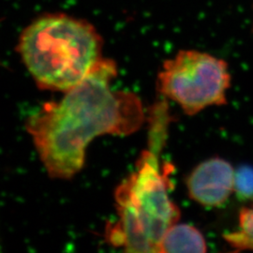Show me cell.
<instances>
[{"label":"cell","instance_id":"7a4b0ae2","mask_svg":"<svg viewBox=\"0 0 253 253\" xmlns=\"http://www.w3.org/2000/svg\"><path fill=\"white\" fill-rule=\"evenodd\" d=\"M17 52L38 86L66 92L103 58V40L91 23L66 13H45L20 34Z\"/></svg>","mask_w":253,"mask_h":253},{"label":"cell","instance_id":"277c9868","mask_svg":"<svg viewBox=\"0 0 253 253\" xmlns=\"http://www.w3.org/2000/svg\"><path fill=\"white\" fill-rule=\"evenodd\" d=\"M158 90L188 116L227 103L231 74L225 60L198 50H180L163 62Z\"/></svg>","mask_w":253,"mask_h":253},{"label":"cell","instance_id":"3957f363","mask_svg":"<svg viewBox=\"0 0 253 253\" xmlns=\"http://www.w3.org/2000/svg\"><path fill=\"white\" fill-rule=\"evenodd\" d=\"M149 145L135 170L117 188L118 218L106 228L109 243L127 253H159L165 232L180 218V210L170 196L171 165L162 167V147Z\"/></svg>","mask_w":253,"mask_h":253},{"label":"cell","instance_id":"52a82bcc","mask_svg":"<svg viewBox=\"0 0 253 253\" xmlns=\"http://www.w3.org/2000/svg\"><path fill=\"white\" fill-rule=\"evenodd\" d=\"M224 240L236 252H253V205L240 210L238 225L235 231L224 235Z\"/></svg>","mask_w":253,"mask_h":253},{"label":"cell","instance_id":"ba28073f","mask_svg":"<svg viewBox=\"0 0 253 253\" xmlns=\"http://www.w3.org/2000/svg\"><path fill=\"white\" fill-rule=\"evenodd\" d=\"M235 192L240 199H253V168L245 165L235 171Z\"/></svg>","mask_w":253,"mask_h":253},{"label":"cell","instance_id":"8992f818","mask_svg":"<svg viewBox=\"0 0 253 253\" xmlns=\"http://www.w3.org/2000/svg\"><path fill=\"white\" fill-rule=\"evenodd\" d=\"M208 244L196 227L186 223H174L163 236L159 253H207Z\"/></svg>","mask_w":253,"mask_h":253},{"label":"cell","instance_id":"6da1fadb","mask_svg":"<svg viewBox=\"0 0 253 253\" xmlns=\"http://www.w3.org/2000/svg\"><path fill=\"white\" fill-rule=\"evenodd\" d=\"M117 75L116 62L103 57L61 100L46 102L27 119V132L51 177L70 179L80 172L97 137L129 135L143 126L140 98L112 88Z\"/></svg>","mask_w":253,"mask_h":253},{"label":"cell","instance_id":"5b68a950","mask_svg":"<svg viewBox=\"0 0 253 253\" xmlns=\"http://www.w3.org/2000/svg\"><path fill=\"white\" fill-rule=\"evenodd\" d=\"M235 170L221 158H211L198 164L186 180L191 200L203 207L217 208L235 191Z\"/></svg>","mask_w":253,"mask_h":253}]
</instances>
